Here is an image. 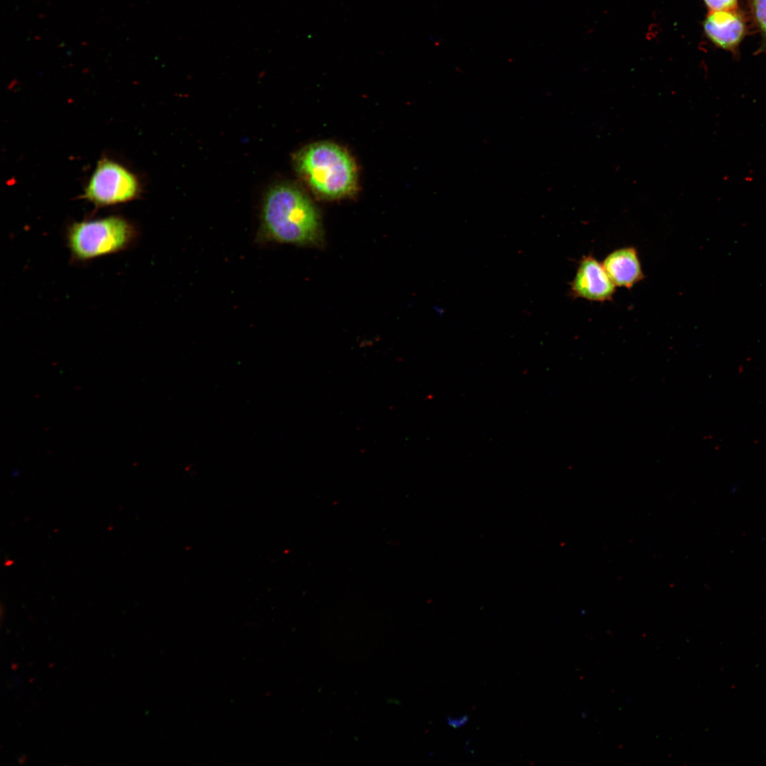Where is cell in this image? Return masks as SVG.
I'll use <instances>...</instances> for the list:
<instances>
[{
    "mask_svg": "<svg viewBox=\"0 0 766 766\" xmlns=\"http://www.w3.org/2000/svg\"><path fill=\"white\" fill-rule=\"evenodd\" d=\"M262 233L279 243L312 244L321 236L317 211L297 187L278 184L267 193L262 213Z\"/></svg>",
    "mask_w": 766,
    "mask_h": 766,
    "instance_id": "1",
    "label": "cell"
},
{
    "mask_svg": "<svg viewBox=\"0 0 766 766\" xmlns=\"http://www.w3.org/2000/svg\"><path fill=\"white\" fill-rule=\"evenodd\" d=\"M297 167L312 189L329 199L351 194L356 188V170L350 156L339 146L318 143L304 148Z\"/></svg>",
    "mask_w": 766,
    "mask_h": 766,
    "instance_id": "2",
    "label": "cell"
},
{
    "mask_svg": "<svg viewBox=\"0 0 766 766\" xmlns=\"http://www.w3.org/2000/svg\"><path fill=\"white\" fill-rule=\"evenodd\" d=\"M133 225L118 216L72 223L67 240L75 260L87 261L128 248L136 238Z\"/></svg>",
    "mask_w": 766,
    "mask_h": 766,
    "instance_id": "3",
    "label": "cell"
},
{
    "mask_svg": "<svg viewBox=\"0 0 766 766\" xmlns=\"http://www.w3.org/2000/svg\"><path fill=\"white\" fill-rule=\"evenodd\" d=\"M139 193L135 176L120 164L108 159L98 162L82 198L96 206H106L130 201Z\"/></svg>",
    "mask_w": 766,
    "mask_h": 766,
    "instance_id": "4",
    "label": "cell"
},
{
    "mask_svg": "<svg viewBox=\"0 0 766 766\" xmlns=\"http://www.w3.org/2000/svg\"><path fill=\"white\" fill-rule=\"evenodd\" d=\"M616 287L602 263L592 255H587L579 262L570 283V295L574 299L604 302L612 300Z\"/></svg>",
    "mask_w": 766,
    "mask_h": 766,
    "instance_id": "5",
    "label": "cell"
},
{
    "mask_svg": "<svg viewBox=\"0 0 766 766\" xmlns=\"http://www.w3.org/2000/svg\"><path fill=\"white\" fill-rule=\"evenodd\" d=\"M704 30L715 45L734 52L745 35L746 26L736 10L710 11L704 20Z\"/></svg>",
    "mask_w": 766,
    "mask_h": 766,
    "instance_id": "6",
    "label": "cell"
},
{
    "mask_svg": "<svg viewBox=\"0 0 766 766\" xmlns=\"http://www.w3.org/2000/svg\"><path fill=\"white\" fill-rule=\"evenodd\" d=\"M601 263L616 287L631 289L644 278L638 251L633 247L614 250Z\"/></svg>",
    "mask_w": 766,
    "mask_h": 766,
    "instance_id": "7",
    "label": "cell"
},
{
    "mask_svg": "<svg viewBox=\"0 0 766 766\" xmlns=\"http://www.w3.org/2000/svg\"><path fill=\"white\" fill-rule=\"evenodd\" d=\"M751 12L762 38V48H766V0H749Z\"/></svg>",
    "mask_w": 766,
    "mask_h": 766,
    "instance_id": "8",
    "label": "cell"
},
{
    "mask_svg": "<svg viewBox=\"0 0 766 766\" xmlns=\"http://www.w3.org/2000/svg\"><path fill=\"white\" fill-rule=\"evenodd\" d=\"M710 11L735 10L738 0H704Z\"/></svg>",
    "mask_w": 766,
    "mask_h": 766,
    "instance_id": "9",
    "label": "cell"
},
{
    "mask_svg": "<svg viewBox=\"0 0 766 766\" xmlns=\"http://www.w3.org/2000/svg\"><path fill=\"white\" fill-rule=\"evenodd\" d=\"M469 721V717L467 715L460 716H448L446 718V722L448 726L453 728H460L467 723Z\"/></svg>",
    "mask_w": 766,
    "mask_h": 766,
    "instance_id": "10",
    "label": "cell"
},
{
    "mask_svg": "<svg viewBox=\"0 0 766 766\" xmlns=\"http://www.w3.org/2000/svg\"><path fill=\"white\" fill-rule=\"evenodd\" d=\"M24 760H25V759H24L23 757H22L21 759H19V762H21V763H23Z\"/></svg>",
    "mask_w": 766,
    "mask_h": 766,
    "instance_id": "11",
    "label": "cell"
}]
</instances>
